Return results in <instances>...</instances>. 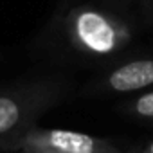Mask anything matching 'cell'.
<instances>
[{
    "mask_svg": "<svg viewBox=\"0 0 153 153\" xmlns=\"http://www.w3.org/2000/svg\"><path fill=\"white\" fill-rule=\"evenodd\" d=\"M6 149L20 153H121L108 140L72 130L29 128Z\"/></svg>",
    "mask_w": 153,
    "mask_h": 153,
    "instance_id": "cell-3",
    "label": "cell"
},
{
    "mask_svg": "<svg viewBox=\"0 0 153 153\" xmlns=\"http://www.w3.org/2000/svg\"><path fill=\"white\" fill-rule=\"evenodd\" d=\"M65 27L72 47L92 58H110L124 49L131 38V31L124 20L94 6L72 9L65 20Z\"/></svg>",
    "mask_w": 153,
    "mask_h": 153,
    "instance_id": "cell-1",
    "label": "cell"
},
{
    "mask_svg": "<svg viewBox=\"0 0 153 153\" xmlns=\"http://www.w3.org/2000/svg\"><path fill=\"white\" fill-rule=\"evenodd\" d=\"M61 96V88L51 81L20 85L0 92V148L34 126L36 119L47 112Z\"/></svg>",
    "mask_w": 153,
    "mask_h": 153,
    "instance_id": "cell-2",
    "label": "cell"
},
{
    "mask_svg": "<svg viewBox=\"0 0 153 153\" xmlns=\"http://www.w3.org/2000/svg\"><path fill=\"white\" fill-rule=\"evenodd\" d=\"M124 108H126L128 114H131V115L137 117V119L153 121V90L137 96V97L131 99Z\"/></svg>",
    "mask_w": 153,
    "mask_h": 153,
    "instance_id": "cell-5",
    "label": "cell"
},
{
    "mask_svg": "<svg viewBox=\"0 0 153 153\" xmlns=\"http://www.w3.org/2000/svg\"><path fill=\"white\" fill-rule=\"evenodd\" d=\"M153 85V58H140L133 61H126L108 72L101 88L110 94H130L139 92Z\"/></svg>",
    "mask_w": 153,
    "mask_h": 153,
    "instance_id": "cell-4",
    "label": "cell"
},
{
    "mask_svg": "<svg viewBox=\"0 0 153 153\" xmlns=\"http://www.w3.org/2000/svg\"><path fill=\"white\" fill-rule=\"evenodd\" d=\"M146 153H153V142L148 146V149H146Z\"/></svg>",
    "mask_w": 153,
    "mask_h": 153,
    "instance_id": "cell-6",
    "label": "cell"
}]
</instances>
